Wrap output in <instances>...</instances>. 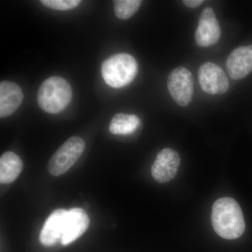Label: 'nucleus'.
<instances>
[{"instance_id":"4468645a","label":"nucleus","mask_w":252,"mask_h":252,"mask_svg":"<svg viewBox=\"0 0 252 252\" xmlns=\"http://www.w3.org/2000/svg\"><path fill=\"white\" fill-rule=\"evenodd\" d=\"M140 125V119L137 116L119 113L112 118L109 130L114 135H130L138 128Z\"/></svg>"},{"instance_id":"f8f14e48","label":"nucleus","mask_w":252,"mask_h":252,"mask_svg":"<svg viewBox=\"0 0 252 252\" xmlns=\"http://www.w3.org/2000/svg\"><path fill=\"white\" fill-rule=\"evenodd\" d=\"M23 99V91L18 84L11 81L0 83V117H9L21 106Z\"/></svg>"},{"instance_id":"f257e3e1","label":"nucleus","mask_w":252,"mask_h":252,"mask_svg":"<svg viewBox=\"0 0 252 252\" xmlns=\"http://www.w3.org/2000/svg\"><path fill=\"white\" fill-rule=\"evenodd\" d=\"M212 225L220 237L228 240L240 238L245 230L241 207L234 199H219L212 206Z\"/></svg>"},{"instance_id":"2eb2a0df","label":"nucleus","mask_w":252,"mask_h":252,"mask_svg":"<svg viewBox=\"0 0 252 252\" xmlns=\"http://www.w3.org/2000/svg\"><path fill=\"white\" fill-rule=\"evenodd\" d=\"M114 2L116 16L122 20L128 19L138 11L140 0H116Z\"/></svg>"},{"instance_id":"ddd939ff","label":"nucleus","mask_w":252,"mask_h":252,"mask_svg":"<svg viewBox=\"0 0 252 252\" xmlns=\"http://www.w3.org/2000/svg\"><path fill=\"white\" fill-rule=\"evenodd\" d=\"M23 164L21 158L14 152H7L0 158V182L10 184L14 182L22 171Z\"/></svg>"},{"instance_id":"20e7f679","label":"nucleus","mask_w":252,"mask_h":252,"mask_svg":"<svg viewBox=\"0 0 252 252\" xmlns=\"http://www.w3.org/2000/svg\"><path fill=\"white\" fill-rule=\"evenodd\" d=\"M85 148V142L81 137L68 139L50 158L47 167L49 173L55 177L65 173L79 160Z\"/></svg>"},{"instance_id":"6e6552de","label":"nucleus","mask_w":252,"mask_h":252,"mask_svg":"<svg viewBox=\"0 0 252 252\" xmlns=\"http://www.w3.org/2000/svg\"><path fill=\"white\" fill-rule=\"evenodd\" d=\"M220 36V23L213 9L207 7L203 9L199 18V23L195 38L197 44L201 47H209L218 42Z\"/></svg>"},{"instance_id":"dca6fc26","label":"nucleus","mask_w":252,"mask_h":252,"mask_svg":"<svg viewBox=\"0 0 252 252\" xmlns=\"http://www.w3.org/2000/svg\"><path fill=\"white\" fill-rule=\"evenodd\" d=\"M41 3L46 7L59 11H67L77 7L80 0H41Z\"/></svg>"},{"instance_id":"39448f33","label":"nucleus","mask_w":252,"mask_h":252,"mask_svg":"<svg viewBox=\"0 0 252 252\" xmlns=\"http://www.w3.org/2000/svg\"><path fill=\"white\" fill-rule=\"evenodd\" d=\"M167 88L174 101L182 107H187L193 99V77L187 68L179 67L170 72Z\"/></svg>"},{"instance_id":"1a4fd4ad","label":"nucleus","mask_w":252,"mask_h":252,"mask_svg":"<svg viewBox=\"0 0 252 252\" xmlns=\"http://www.w3.org/2000/svg\"><path fill=\"white\" fill-rule=\"evenodd\" d=\"M90 220L85 210L75 207L68 210L61 243L67 245L77 240L89 228Z\"/></svg>"},{"instance_id":"423d86ee","label":"nucleus","mask_w":252,"mask_h":252,"mask_svg":"<svg viewBox=\"0 0 252 252\" xmlns=\"http://www.w3.org/2000/svg\"><path fill=\"white\" fill-rule=\"evenodd\" d=\"M199 84L208 94H225L229 89V81L223 69L213 63H204L198 70Z\"/></svg>"},{"instance_id":"f3484780","label":"nucleus","mask_w":252,"mask_h":252,"mask_svg":"<svg viewBox=\"0 0 252 252\" xmlns=\"http://www.w3.org/2000/svg\"><path fill=\"white\" fill-rule=\"evenodd\" d=\"M203 2V0H184L183 3L189 8H196Z\"/></svg>"},{"instance_id":"f03ea898","label":"nucleus","mask_w":252,"mask_h":252,"mask_svg":"<svg viewBox=\"0 0 252 252\" xmlns=\"http://www.w3.org/2000/svg\"><path fill=\"white\" fill-rule=\"evenodd\" d=\"M72 91L70 84L61 77H51L41 84L37 93V102L44 112L58 114L70 103Z\"/></svg>"},{"instance_id":"9d476101","label":"nucleus","mask_w":252,"mask_h":252,"mask_svg":"<svg viewBox=\"0 0 252 252\" xmlns=\"http://www.w3.org/2000/svg\"><path fill=\"white\" fill-rule=\"evenodd\" d=\"M227 69L234 80L247 77L252 71V45L237 48L228 56Z\"/></svg>"},{"instance_id":"0eeeda50","label":"nucleus","mask_w":252,"mask_h":252,"mask_svg":"<svg viewBox=\"0 0 252 252\" xmlns=\"http://www.w3.org/2000/svg\"><path fill=\"white\" fill-rule=\"evenodd\" d=\"M180 164V157L175 150L162 149L158 154L152 165V177L158 183H167L175 178Z\"/></svg>"},{"instance_id":"9b49d317","label":"nucleus","mask_w":252,"mask_h":252,"mask_svg":"<svg viewBox=\"0 0 252 252\" xmlns=\"http://www.w3.org/2000/svg\"><path fill=\"white\" fill-rule=\"evenodd\" d=\"M67 210L58 209L48 217L41 230L39 240L46 247L53 246L61 241L64 231Z\"/></svg>"},{"instance_id":"7ed1b4c3","label":"nucleus","mask_w":252,"mask_h":252,"mask_svg":"<svg viewBox=\"0 0 252 252\" xmlns=\"http://www.w3.org/2000/svg\"><path fill=\"white\" fill-rule=\"evenodd\" d=\"M102 75L106 84L119 89L128 85L135 79L138 66L137 61L130 55H113L102 64Z\"/></svg>"}]
</instances>
